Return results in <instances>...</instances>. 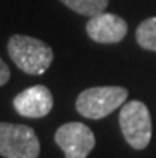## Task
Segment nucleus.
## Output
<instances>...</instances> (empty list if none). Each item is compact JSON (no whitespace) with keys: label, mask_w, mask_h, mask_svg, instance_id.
Listing matches in <instances>:
<instances>
[{"label":"nucleus","mask_w":156,"mask_h":158,"mask_svg":"<svg viewBox=\"0 0 156 158\" xmlns=\"http://www.w3.org/2000/svg\"><path fill=\"white\" fill-rule=\"evenodd\" d=\"M6 50L16 67L27 75H42L50 69L54 59V51L48 43L29 35H11Z\"/></svg>","instance_id":"f257e3e1"},{"label":"nucleus","mask_w":156,"mask_h":158,"mask_svg":"<svg viewBox=\"0 0 156 158\" xmlns=\"http://www.w3.org/2000/svg\"><path fill=\"white\" fill-rule=\"evenodd\" d=\"M72 11H75L81 16H96L104 13L108 5V0H59Z\"/></svg>","instance_id":"6e6552de"},{"label":"nucleus","mask_w":156,"mask_h":158,"mask_svg":"<svg viewBox=\"0 0 156 158\" xmlns=\"http://www.w3.org/2000/svg\"><path fill=\"white\" fill-rule=\"evenodd\" d=\"M54 142L66 158H88L96 145L93 129L80 122H69L56 129Z\"/></svg>","instance_id":"39448f33"},{"label":"nucleus","mask_w":156,"mask_h":158,"mask_svg":"<svg viewBox=\"0 0 156 158\" xmlns=\"http://www.w3.org/2000/svg\"><path fill=\"white\" fill-rule=\"evenodd\" d=\"M10 77H11L10 67H8L6 64L3 62V59L0 58V86H3L5 83H8V80H10Z\"/></svg>","instance_id":"9d476101"},{"label":"nucleus","mask_w":156,"mask_h":158,"mask_svg":"<svg viewBox=\"0 0 156 158\" xmlns=\"http://www.w3.org/2000/svg\"><path fill=\"white\" fill-rule=\"evenodd\" d=\"M40 141L30 126L0 122V156L38 158Z\"/></svg>","instance_id":"20e7f679"},{"label":"nucleus","mask_w":156,"mask_h":158,"mask_svg":"<svg viewBox=\"0 0 156 158\" xmlns=\"http://www.w3.org/2000/svg\"><path fill=\"white\" fill-rule=\"evenodd\" d=\"M135 40L143 50L156 51V16L148 18L139 24L135 31Z\"/></svg>","instance_id":"1a4fd4ad"},{"label":"nucleus","mask_w":156,"mask_h":158,"mask_svg":"<svg viewBox=\"0 0 156 158\" xmlns=\"http://www.w3.org/2000/svg\"><path fill=\"white\" fill-rule=\"evenodd\" d=\"M86 34L96 43H120L127 34V23L113 13H99L86 23Z\"/></svg>","instance_id":"0eeeda50"},{"label":"nucleus","mask_w":156,"mask_h":158,"mask_svg":"<svg viewBox=\"0 0 156 158\" xmlns=\"http://www.w3.org/2000/svg\"><path fill=\"white\" fill-rule=\"evenodd\" d=\"M127 94L129 93L123 86H93L80 93L75 107L81 117L100 120L121 107Z\"/></svg>","instance_id":"f03ea898"},{"label":"nucleus","mask_w":156,"mask_h":158,"mask_svg":"<svg viewBox=\"0 0 156 158\" xmlns=\"http://www.w3.org/2000/svg\"><path fill=\"white\" fill-rule=\"evenodd\" d=\"M53 94L45 85H34L26 88L13 99V107L21 117L43 118L53 109Z\"/></svg>","instance_id":"423d86ee"},{"label":"nucleus","mask_w":156,"mask_h":158,"mask_svg":"<svg viewBox=\"0 0 156 158\" xmlns=\"http://www.w3.org/2000/svg\"><path fill=\"white\" fill-rule=\"evenodd\" d=\"M120 128L121 133L135 150H143L151 141L153 125L150 110L140 101H129L121 106L120 110Z\"/></svg>","instance_id":"7ed1b4c3"}]
</instances>
